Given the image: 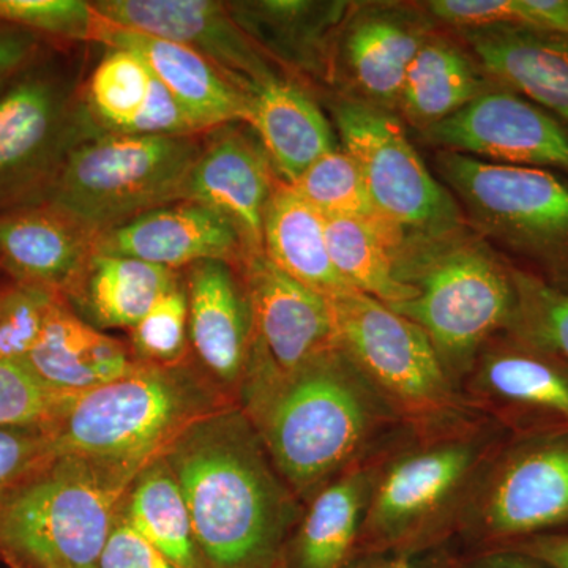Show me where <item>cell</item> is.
<instances>
[{
    "label": "cell",
    "instance_id": "cell-25",
    "mask_svg": "<svg viewBox=\"0 0 568 568\" xmlns=\"http://www.w3.org/2000/svg\"><path fill=\"white\" fill-rule=\"evenodd\" d=\"M417 14L396 7L361 11L347 22L343 55L355 88L375 106L399 104L407 70L424 47Z\"/></svg>",
    "mask_w": 568,
    "mask_h": 568
},
{
    "label": "cell",
    "instance_id": "cell-14",
    "mask_svg": "<svg viewBox=\"0 0 568 568\" xmlns=\"http://www.w3.org/2000/svg\"><path fill=\"white\" fill-rule=\"evenodd\" d=\"M422 134L443 151L484 162L568 171L567 126L515 92L489 89Z\"/></svg>",
    "mask_w": 568,
    "mask_h": 568
},
{
    "label": "cell",
    "instance_id": "cell-43",
    "mask_svg": "<svg viewBox=\"0 0 568 568\" xmlns=\"http://www.w3.org/2000/svg\"><path fill=\"white\" fill-rule=\"evenodd\" d=\"M97 568H175L151 541L119 515Z\"/></svg>",
    "mask_w": 568,
    "mask_h": 568
},
{
    "label": "cell",
    "instance_id": "cell-13",
    "mask_svg": "<svg viewBox=\"0 0 568 568\" xmlns=\"http://www.w3.org/2000/svg\"><path fill=\"white\" fill-rule=\"evenodd\" d=\"M459 390L511 436L568 432V365L517 335L488 342Z\"/></svg>",
    "mask_w": 568,
    "mask_h": 568
},
{
    "label": "cell",
    "instance_id": "cell-28",
    "mask_svg": "<svg viewBox=\"0 0 568 568\" xmlns=\"http://www.w3.org/2000/svg\"><path fill=\"white\" fill-rule=\"evenodd\" d=\"M263 253L295 282L327 298L353 293L328 254L325 219L290 183L275 186L264 215Z\"/></svg>",
    "mask_w": 568,
    "mask_h": 568
},
{
    "label": "cell",
    "instance_id": "cell-22",
    "mask_svg": "<svg viewBox=\"0 0 568 568\" xmlns=\"http://www.w3.org/2000/svg\"><path fill=\"white\" fill-rule=\"evenodd\" d=\"M100 43L134 52L171 95L181 103L200 132L245 122L248 99L203 55L182 44L118 28L104 20Z\"/></svg>",
    "mask_w": 568,
    "mask_h": 568
},
{
    "label": "cell",
    "instance_id": "cell-1",
    "mask_svg": "<svg viewBox=\"0 0 568 568\" xmlns=\"http://www.w3.org/2000/svg\"><path fill=\"white\" fill-rule=\"evenodd\" d=\"M239 406L304 506L407 429L336 343L286 375L250 373Z\"/></svg>",
    "mask_w": 568,
    "mask_h": 568
},
{
    "label": "cell",
    "instance_id": "cell-8",
    "mask_svg": "<svg viewBox=\"0 0 568 568\" xmlns=\"http://www.w3.org/2000/svg\"><path fill=\"white\" fill-rule=\"evenodd\" d=\"M331 305L336 345L406 428L426 433L480 416L416 323L358 291L331 298Z\"/></svg>",
    "mask_w": 568,
    "mask_h": 568
},
{
    "label": "cell",
    "instance_id": "cell-26",
    "mask_svg": "<svg viewBox=\"0 0 568 568\" xmlns=\"http://www.w3.org/2000/svg\"><path fill=\"white\" fill-rule=\"evenodd\" d=\"M245 122L286 183L297 181L321 156L336 149L323 111L298 85L278 77L250 95Z\"/></svg>",
    "mask_w": 568,
    "mask_h": 568
},
{
    "label": "cell",
    "instance_id": "cell-17",
    "mask_svg": "<svg viewBox=\"0 0 568 568\" xmlns=\"http://www.w3.org/2000/svg\"><path fill=\"white\" fill-rule=\"evenodd\" d=\"M190 342L224 394L241 398L254 351L252 308L235 265L204 261L189 267Z\"/></svg>",
    "mask_w": 568,
    "mask_h": 568
},
{
    "label": "cell",
    "instance_id": "cell-42",
    "mask_svg": "<svg viewBox=\"0 0 568 568\" xmlns=\"http://www.w3.org/2000/svg\"><path fill=\"white\" fill-rule=\"evenodd\" d=\"M196 133H201L196 123L155 77L152 78L151 91L141 111L123 132L159 138L194 136Z\"/></svg>",
    "mask_w": 568,
    "mask_h": 568
},
{
    "label": "cell",
    "instance_id": "cell-6",
    "mask_svg": "<svg viewBox=\"0 0 568 568\" xmlns=\"http://www.w3.org/2000/svg\"><path fill=\"white\" fill-rule=\"evenodd\" d=\"M138 474L55 455L0 500V552L17 566L99 567Z\"/></svg>",
    "mask_w": 568,
    "mask_h": 568
},
{
    "label": "cell",
    "instance_id": "cell-36",
    "mask_svg": "<svg viewBox=\"0 0 568 568\" xmlns=\"http://www.w3.org/2000/svg\"><path fill=\"white\" fill-rule=\"evenodd\" d=\"M517 310L506 332L544 347L568 365V287L514 268Z\"/></svg>",
    "mask_w": 568,
    "mask_h": 568
},
{
    "label": "cell",
    "instance_id": "cell-49",
    "mask_svg": "<svg viewBox=\"0 0 568 568\" xmlns=\"http://www.w3.org/2000/svg\"><path fill=\"white\" fill-rule=\"evenodd\" d=\"M275 568H284L283 562H280Z\"/></svg>",
    "mask_w": 568,
    "mask_h": 568
},
{
    "label": "cell",
    "instance_id": "cell-40",
    "mask_svg": "<svg viewBox=\"0 0 568 568\" xmlns=\"http://www.w3.org/2000/svg\"><path fill=\"white\" fill-rule=\"evenodd\" d=\"M138 362L160 366L182 364L189 334V298L185 287L175 284L151 312L130 331Z\"/></svg>",
    "mask_w": 568,
    "mask_h": 568
},
{
    "label": "cell",
    "instance_id": "cell-24",
    "mask_svg": "<svg viewBox=\"0 0 568 568\" xmlns=\"http://www.w3.org/2000/svg\"><path fill=\"white\" fill-rule=\"evenodd\" d=\"M22 364L58 390L84 394L129 375L138 361L123 343L82 320L63 298Z\"/></svg>",
    "mask_w": 568,
    "mask_h": 568
},
{
    "label": "cell",
    "instance_id": "cell-51",
    "mask_svg": "<svg viewBox=\"0 0 568 568\" xmlns=\"http://www.w3.org/2000/svg\"><path fill=\"white\" fill-rule=\"evenodd\" d=\"M54 568H63V567H54Z\"/></svg>",
    "mask_w": 568,
    "mask_h": 568
},
{
    "label": "cell",
    "instance_id": "cell-47",
    "mask_svg": "<svg viewBox=\"0 0 568 568\" xmlns=\"http://www.w3.org/2000/svg\"><path fill=\"white\" fill-rule=\"evenodd\" d=\"M454 568H549L538 560L510 551V549H488L473 555H457Z\"/></svg>",
    "mask_w": 568,
    "mask_h": 568
},
{
    "label": "cell",
    "instance_id": "cell-10",
    "mask_svg": "<svg viewBox=\"0 0 568 568\" xmlns=\"http://www.w3.org/2000/svg\"><path fill=\"white\" fill-rule=\"evenodd\" d=\"M334 118L343 151L364 175L377 220L399 248L466 230L454 194L433 178L402 123L384 108L349 100L336 104Z\"/></svg>",
    "mask_w": 568,
    "mask_h": 568
},
{
    "label": "cell",
    "instance_id": "cell-11",
    "mask_svg": "<svg viewBox=\"0 0 568 568\" xmlns=\"http://www.w3.org/2000/svg\"><path fill=\"white\" fill-rule=\"evenodd\" d=\"M568 529V432L510 436L478 481L454 538L463 555Z\"/></svg>",
    "mask_w": 568,
    "mask_h": 568
},
{
    "label": "cell",
    "instance_id": "cell-44",
    "mask_svg": "<svg viewBox=\"0 0 568 568\" xmlns=\"http://www.w3.org/2000/svg\"><path fill=\"white\" fill-rule=\"evenodd\" d=\"M450 545L424 552L383 551L355 556L346 568H454Z\"/></svg>",
    "mask_w": 568,
    "mask_h": 568
},
{
    "label": "cell",
    "instance_id": "cell-18",
    "mask_svg": "<svg viewBox=\"0 0 568 568\" xmlns=\"http://www.w3.org/2000/svg\"><path fill=\"white\" fill-rule=\"evenodd\" d=\"M99 239L47 200L0 212V274L65 298L99 250Z\"/></svg>",
    "mask_w": 568,
    "mask_h": 568
},
{
    "label": "cell",
    "instance_id": "cell-27",
    "mask_svg": "<svg viewBox=\"0 0 568 568\" xmlns=\"http://www.w3.org/2000/svg\"><path fill=\"white\" fill-rule=\"evenodd\" d=\"M179 283L170 268L123 254L93 253L78 282L65 295L97 328H129Z\"/></svg>",
    "mask_w": 568,
    "mask_h": 568
},
{
    "label": "cell",
    "instance_id": "cell-52",
    "mask_svg": "<svg viewBox=\"0 0 568 568\" xmlns=\"http://www.w3.org/2000/svg\"><path fill=\"white\" fill-rule=\"evenodd\" d=\"M0 286H2V284H0Z\"/></svg>",
    "mask_w": 568,
    "mask_h": 568
},
{
    "label": "cell",
    "instance_id": "cell-38",
    "mask_svg": "<svg viewBox=\"0 0 568 568\" xmlns=\"http://www.w3.org/2000/svg\"><path fill=\"white\" fill-rule=\"evenodd\" d=\"M0 21L37 37L99 41L104 18L82 0H0Z\"/></svg>",
    "mask_w": 568,
    "mask_h": 568
},
{
    "label": "cell",
    "instance_id": "cell-48",
    "mask_svg": "<svg viewBox=\"0 0 568 568\" xmlns=\"http://www.w3.org/2000/svg\"><path fill=\"white\" fill-rule=\"evenodd\" d=\"M18 74H20V73H17V74H2V73H0V92H2L3 89H7V85H9L10 82L13 81L14 78L18 77Z\"/></svg>",
    "mask_w": 568,
    "mask_h": 568
},
{
    "label": "cell",
    "instance_id": "cell-2",
    "mask_svg": "<svg viewBox=\"0 0 568 568\" xmlns=\"http://www.w3.org/2000/svg\"><path fill=\"white\" fill-rule=\"evenodd\" d=\"M204 568H275L304 511L239 405L196 422L164 455Z\"/></svg>",
    "mask_w": 568,
    "mask_h": 568
},
{
    "label": "cell",
    "instance_id": "cell-33",
    "mask_svg": "<svg viewBox=\"0 0 568 568\" xmlns=\"http://www.w3.org/2000/svg\"><path fill=\"white\" fill-rule=\"evenodd\" d=\"M290 185L324 219L379 223L364 175L343 149L325 153Z\"/></svg>",
    "mask_w": 568,
    "mask_h": 568
},
{
    "label": "cell",
    "instance_id": "cell-7",
    "mask_svg": "<svg viewBox=\"0 0 568 568\" xmlns=\"http://www.w3.org/2000/svg\"><path fill=\"white\" fill-rule=\"evenodd\" d=\"M201 149L194 136L110 133L81 140L63 160L47 201L102 235L183 201Z\"/></svg>",
    "mask_w": 568,
    "mask_h": 568
},
{
    "label": "cell",
    "instance_id": "cell-21",
    "mask_svg": "<svg viewBox=\"0 0 568 568\" xmlns=\"http://www.w3.org/2000/svg\"><path fill=\"white\" fill-rule=\"evenodd\" d=\"M392 444L351 466L305 504L284 547V568H346L354 558L377 474Z\"/></svg>",
    "mask_w": 568,
    "mask_h": 568
},
{
    "label": "cell",
    "instance_id": "cell-19",
    "mask_svg": "<svg viewBox=\"0 0 568 568\" xmlns=\"http://www.w3.org/2000/svg\"><path fill=\"white\" fill-rule=\"evenodd\" d=\"M260 145L222 126L203 144L183 194V201L203 204L233 224L248 253L263 252L264 215L276 186Z\"/></svg>",
    "mask_w": 568,
    "mask_h": 568
},
{
    "label": "cell",
    "instance_id": "cell-37",
    "mask_svg": "<svg viewBox=\"0 0 568 568\" xmlns=\"http://www.w3.org/2000/svg\"><path fill=\"white\" fill-rule=\"evenodd\" d=\"M78 395L51 387L28 365L0 362V426L51 429Z\"/></svg>",
    "mask_w": 568,
    "mask_h": 568
},
{
    "label": "cell",
    "instance_id": "cell-30",
    "mask_svg": "<svg viewBox=\"0 0 568 568\" xmlns=\"http://www.w3.org/2000/svg\"><path fill=\"white\" fill-rule=\"evenodd\" d=\"M234 20L257 44L302 69H317L328 33L343 20L346 3L264 0L227 3Z\"/></svg>",
    "mask_w": 568,
    "mask_h": 568
},
{
    "label": "cell",
    "instance_id": "cell-9",
    "mask_svg": "<svg viewBox=\"0 0 568 568\" xmlns=\"http://www.w3.org/2000/svg\"><path fill=\"white\" fill-rule=\"evenodd\" d=\"M437 171L478 233L536 263L568 287V186L541 168L439 152Z\"/></svg>",
    "mask_w": 568,
    "mask_h": 568
},
{
    "label": "cell",
    "instance_id": "cell-5",
    "mask_svg": "<svg viewBox=\"0 0 568 568\" xmlns=\"http://www.w3.org/2000/svg\"><path fill=\"white\" fill-rule=\"evenodd\" d=\"M395 272L416 294L388 306L428 335L459 390L480 351L514 320V268L480 237L463 230L402 246L395 254Z\"/></svg>",
    "mask_w": 568,
    "mask_h": 568
},
{
    "label": "cell",
    "instance_id": "cell-35",
    "mask_svg": "<svg viewBox=\"0 0 568 568\" xmlns=\"http://www.w3.org/2000/svg\"><path fill=\"white\" fill-rule=\"evenodd\" d=\"M426 9L462 31L517 26L568 36V0H433Z\"/></svg>",
    "mask_w": 568,
    "mask_h": 568
},
{
    "label": "cell",
    "instance_id": "cell-32",
    "mask_svg": "<svg viewBox=\"0 0 568 568\" xmlns=\"http://www.w3.org/2000/svg\"><path fill=\"white\" fill-rule=\"evenodd\" d=\"M334 267L351 287L386 305L409 301L416 290L396 278L398 241L386 226L355 219H325Z\"/></svg>",
    "mask_w": 568,
    "mask_h": 568
},
{
    "label": "cell",
    "instance_id": "cell-16",
    "mask_svg": "<svg viewBox=\"0 0 568 568\" xmlns=\"http://www.w3.org/2000/svg\"><path fill=\"white\" fill-rule=\"evenodd\" d=\"M235 268L252 308V365L286 375L335 345L331 298L295 282L263 252L246 253Z\"/></svg>",
    "mask_w": 568,
    "mask_h": 568
},
{
    "label": "cell",
    "instance_id": "cell-12",
    "mask_svg": "<svg viewBox=\"0 0 568 568\" xmlns=\"http://www.w3.org/2000/svg\"><path fill=\"white\" fill-rule=\"evenodd\" d=\"M73 97L54 74L21 71L0 92V212L40 203L82 136Z\"/></svg>",
    "mask_w": 568,
    "mask_h": 568
},
{
    "label": "cell",
    "instance_id": "cell-41",
    "mask_svg": "<svg viewBox=\"0 0 568 568\" xmlns=\"http://www.w3.org/2000/svg\"><path fill=\"white\" fill-rule=\"evenodd\" d=\"M54 457L50 429L0 426V500Z\"/></svg>",
    "mask_w": 568,
    "mask_h": 568
},
{
    "label": "cell",
    "instance_id": "cell-34",
    "mask_svg": "<svg viewBox=\"0 0 568 568\" xmlns=\"http://www.w3.org/2000/svg\"><path fill=\"white\" fill-rule=\"evenodd\" d=\"M152 78L134 52L111 48L89 81V104L97 121L111 133L125 132L148 99Z\"/></svg>",
    "mask_w": 568,
    "mask_h": 568
},
{
    "label": "cell",
    "instance_id": "cell-3",
    "mask_svg": "<svg viewBox=\"0 0 568 568\" xmlns=\"http://www.w3.org/2000/svg\"><path fill=\"white\" fill-rule=\"evenodd\" d=\"M510 436L481 414L433 432L407 428L381 465L354 558L450 545L474 489Z\"/></svg>",
    "mask_w": 568,
    "mask_h": 568
},
{
    "label": "cell",
    "instance_id": "cell-4",
    "mask_svg": "<svg viewBox=\"0 0 568 568\" xmlns=\"http://www.w3.org/2000/svg\"><path fill=\"white\" fill-rule=\"evenodd\" d=\"M239 405L182 364H141L84 392L50 429L55 455L141 473L163 458L196 422Z\"/></svg>",
    "mask_w": 568,
    "mask_h": 568
},
{
    "label": "cell",
    "instance_id": "cell-20",
    "mask_svg": "<svg viewBox=\"0 0 568 568\" xmlns=\"http://www.w3.org/2000/svg\"><path fill=\"white\" fill-rule=\"evenodd\" d=\"M99 250L173 272L204 261L237 265L248 253L233 224L192 201L163 205L112 227L100 235Z\"/></svg>",
    "mask_w": 568,
    "mask_h": 568
},
{
    "label": "cell",
    "instance_id": "cell-50",
    "mask_svg": "<svg viewBox=\"0 0 568 568\" xmlns=\"http://www.w3.org/2000/svg\"><path fill=\"white\" fill-rule=\"evenodd\" d=\"M13 568H22L21 566H17V564H13Z\"/></svg>",
    "mask_w": 568,
    "mask_h": 568
},
{
    "label": "cell",
    "instance_id": "cell-15",
    "mask_svg": "<svg viewBox=\"0 0 568 568\" xmlns=\"http://www.w3.org/2000/svg\"><path fill=\"white\" fill-rule=\"evenodd\" d=\"M93 9L129 31L196 51L246 95L274 80L260 47L239 26L227 3L215 0H102Z\"/></svg>",
    "mask_w": 568,
    "mask_h": 568
},
{
    "label": "cell",
    "instance_id": "cell-29",
    "mask_svg": "<svg viewBox=\"0 0 568 568\" xmlns=\"http://www.w3.org/2000/svg\"><path fill=\"white\" fill-rule=\"evenodd\" d=\"M488 91L487 78L462 48L428 37L407 70L399 104L406 118L424 130Z\"/></svg>",
    "mask_w": 568,
    "mask_h": 568
},
{
    "label": "cell",
    "instance_id": "cell-46",
    "mask_svg": "<svg viewBox=\"0 0 568 568\" xmlns=\"http://www.w3.org/2000/svg\"><path fill=\"white\" fill-rule=\"evenodd\" d=\"M497 549L521 552L549 568H568V529L537 534Z\"/></svg>",
    "mask_w": 568,
    "mask_h": 568
},
{
    "label": "cell",
    "instance_id": "cell-39",
    "mask_svg": "<svg viewBox=\"0 0 568 568\" xmlns=\"http://www.w3.org/2000/svg\"><path fill=\"white\" fill-rule=\"evenodd\" d=\"M62 295L9 282L0 286V362H22L39 342Z\"/></svg>",
    "mask_w": 568,
    "mask_h": 568
},
{
    "label": "cell",
    "instance_id": "cell-23",
    "mask_svg": "<svg viewBox=\"0 0 568 568\" xmlns=\"http://www.w3.org/2000/svg\"><path fill=\"white\" fill-rule=\"evenodd\" d=\"M489 77L568 123V36L497 26L463 31Z\"/></svg>",
    "mask_w": 568,
    "mask_h": 568
},
{
    "label": "cell",
    "instance_id": "cell-45",
    "mask_svg": "<svg viewBox=\"0 0 568 568\" xmlns=\"http://www.w3.org/2000/svg\"><path fill=\"white\" fill-rule=\"evenodd\" d=\"M40 40L24 29L0 21V73L17 74L33 65Z\"/></svg>",
    "mask_w": 568,
    "mask_h": 568
},
{
    "label": "cell",
    "instance_id": "cell-31",
    "mask_svg": "<svg viewBox=\"0 0 568 568\" xmlns=\"http://www.w3.org/2000/svg\"><path fill=\"white\" fill-rule=\"evenodd\" d=\"M122 517L175 568H204L185 497L164 457L134 478Z\"/></svg>",
    "mask_w": 568,
    "mask_h": 568
}]
</instances>
